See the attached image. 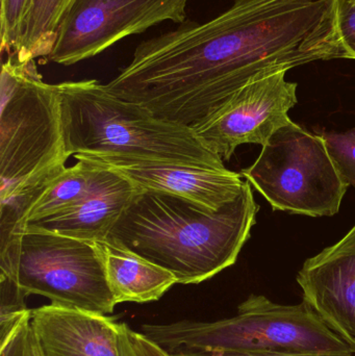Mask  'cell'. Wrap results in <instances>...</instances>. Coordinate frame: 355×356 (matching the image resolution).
<instances>
[{
  "instance_id": "obj_13",
  "label": "cell",
  "mask_w": 355,
  "mask_h": 356,
  "mask_svg": "<svg viewBox=\"0 0 355 356\" xmlns=\"http://www.w3.org/2000/svg\"><path fill=\"white\" fill-rule=\"evenodd\" d=\"M98 167L91 188L79 203L51 217L25 224L22 234L51 232L92 242L108 240L113 228L143 190L119 173Z\"/></svg>"
},
{
  "instance_id": "obj_5",
  "label": "cell",
  "mask_w": 355,
  "mask_h": 356,
  "mask_svg": "<svg viewBox=\"0 0 355 356\" xmlns=\"http://www.w3.org/2000/svg\"><path fill=\"white\" fill-rule=\"evenodd\" d=\"M35 60L10 54L0 79V199L27 179L66 166L58 86L43 81Z\"/></svg>"
},
{
  "instance_id": "obj_9",
  "label": "cell",
  "mask_w": 355,
  "mask_h": 356,
  "mask_svg": "<svg viewBox=\"0 0 355 356\" xmlns=\"http://www.w3.org/2000/svg\"><path fill=\"white\" fill-rule=\"evenodd\" d=\"M281 70L252 79L210 116L192 127L202 143L223 161L243 144L265 145L292 122L289 111L297 104V83Z\"/></svg>"
},
{
  "instance_id": "obj_14",
  "label": "cell",
  "mask_w": 355,
  "mask_h": 356,
  "mask_svg": "<svg viewBox=\"0 0 355 356\" xmlns=\"http://www.w3.org/2000/svg\"><path fill=\"white\" fill-rule=\"evenodd\" d=\"M117 305L158 301L177 284L172 272L114 241L97 242Z\"/></svg>"
},
{
  "instance_id": "obj_8",
  "label": "cell",
  "mask_w": 355,
  "mask_h": 356,
  "mask_svg": "<svg viewBox=\"0 0 355 356\" xmlns=\"http://www.w3.org/2000/svg\"><path fill=\"white\" fill-rule=\"evenodd\" d=\"M188 0H75L48 58L71 66L165 21L183 24Z\"/></svg>"
},
{
  "instance_id": "obj_6",
  "label": "cell",
  "mask_w": 355,
  "mask_h": 356,
  "mask_svg": "<svg viewBox=\"0 0 355 356\" xmlns=\"http://www.w3.org/2000/svg\"><path fill=\"white\" fill-rule=\"evenodd\" d=\"M241 175L273 211L310 217L336 215L350 186L322 135L310 133L293 121L274 133Z\"/></svg>"
},
{
  "instance_id": "obj_21",
  "label": "cell",
  "mask_w": 355,
  "mask_h": 356,
  "mask_svg": "<svg viewBox=\"0 0 355 356\" xmlns=\"http://www.w3.org/2000/svg\"><path fill=\"white\" fill-rule=\"evenodd\" d=\"M129 339L135 356H172L168 351L154 344L142 332H133L129 327Z\"/></svg>"
},
{
  "instance_id": "obj_19",
  "label": "cell",
  "mask_w": 355,
  "mask_h": 356,
  "mask_svg": "<svg viewBox=\"0 0 355 356\" xmlns=\"http://www.w3.org/2000/svg\"><path fill=\"white\" fill-rule=\"evenodd\" d=\"M0 356H44L31 317L20 324L6 342L0 344Z\"/></svg>"
},
{
  "instance_id": "obj_18",
  "label": "cell",
  "mask_w": 355,
  "mask_h": 356,
  "mask_svg": "<svg viewBox=\"0 0 355 356\" xmlns=\"http://www.w3.org/2000/svg\"><path fill=\"white\" fill-rule=\"evenodd\" d=\"M29 0H1V50L14 54L20 39L21 29Z\"/></svg>"
},
{
  "instance_id": "obj_3",
  "label": "cell",
  "mask_w": 355,
  "mask_h": 356,
  "mask_svg": "<svg viewBox=\"0 0 355 356\" xmlns=\"http://www.w3.org/2000/svg\"><path fill=\"white\" fill-rule=\"evenodd\" d=\"M69 156H114L198 168L224 169L192 127L163 120L113 95L95 79L58 83Z\"/></svg>"
},
{
  "instance_id": "obj_20",
  "label": "cell",
  "mask_w": 355,
  "mask_h": 356,
  "mask_svg": "<svg viewBox=\"0 0 355 356\" xmlns=\"http://www.w3.org/2000/svg\"><path fill=\"white\" fill-rule=\"evenodd\" d=\"M337 26L347 58L355 60V0H336Z\"/></svg>"
},
{
  "instance_id": "obj_1",
  "label": "cell",
  "mask_w": 355,
  "mask_h": 356,
  "mask_svg": "<svg viewBox=\"0 0 355 356\" xmlns=\"http://www.w3.org/2000/svg\"><path fill=\"white\" fill-rule=\"evenodd\" d=\"M333 58H347L336 0H236L213 20L140 44L106 88L192 127L252 79Z\"/></svg>"
},
{
  "instance_id": "obj_22",
  "label": "cell",
  "mask_w": 355,
  "mask_h": 356,
  "mask_svg": "<svg viewBox=\"0 0 355 356\" xmlns=\"http://www.w3.org/2000/svg\"><path fill=\"white\" fill-rule=\"evenodd\" d=\"M172 356H355L354 355H225V353H198V351H179V353H171Z\"/></svg>"
},
{
  "instance_id": "obj_7",
  "label": "cell",
  "mask_w": 355,
  "mask_h": 356,
  "mask_svg": "<svg viewBox=\"0 0 355 356\" xmlns=\"http://www.w3.org/2000/svg\"><path fill=\"white\" fill-rule=\"evenodd\" d=\"M0 276L14 280L27 296L46 297L58 307L108 316L117 305L97 242L23 232L16 254L0 265Z\"/></svg>"
},
{
  "instance_id": "obj_11",
  "label": "cell",
  "mask_w": 355,
  "mask_h": 356,
  "mask_svg": "<svg viewBox=\"0 0 355 356\" xmlns=\"http://www.w3.org/2000/svg\"><path fill=\"white\" fill-rule=\"evenodd\" d=\"M297 282L304 301L355 349V225L337 244L306 259Z\"/></svg>"
},
{
  "instance_id": "obj_2",
  "label": "cell",
  "mask_w": 355,
  "mask_h": 356,
  "mask_svg": "<svg viewBox=\"0 0 355 356\" xmlns=\"http://www.w3.org/2000/svg\"><path fill=\"white\" fill-rule=\"evenodd\" d=\"M258 211L247 180L239 196L219 211L175 195L143 190L108 240L172 272L177 284H198L237 261Z\"/></svg>"
},
{
  "instance_id": "obj_16",
  "label": "cell",
  "mask_w": 355,
  "mask_h": 356,
  "mask_svg": "<svg viewBox=\"0 0 355 356\" xmlns=\"http://www.w3.org/2000/svg\"><path fill=\"white\" fill-rule=\"evenodd\" d=\"M77 161L74 166L66 168L31 205L25 216L23 228L29 222L46 219L70 209L88 194L99 167L83 159Z\"/></svg>"
},
{
  "instance_id": "obj_24",
  "label": "cell",
  "mask_w": 355,
  "mask_h": 356,
  "mask_svg": "<svg viewBox=\"0 0 355 356\" xmlns=\"http://www.w3.org/2000/svg\"><path fill=\"white\" fill-rule=\"evenodd\" d=\"M235 1H236V0H235Z\"/></svg>"
},
{
  "instance_id": "obj_23",
  "label": "cell",
  "mask_w": 355,
  "mask_h": 356,
  "mask_svg": "<svg viewBox=\"0 0 355 356\" xmlns=\"http://www.w3.org/2000/svg\"><path fill=\"white\" fill-rule=\"evenodd\" d=\"M129 344H131V343H129ZM129 356H135V355H133V349H131V353H129Z\"/></svg>"
},
{
  "instance_id": "obj_12",
  "label": "cell",
  "mask_w": 355,
  "mask_h": 356,
  "mask_svg": "<svg viewBox=\"0 0 355 356\" xmlns=\"http://www.w3.org/2000/svg\"><path fill=\"white\" fill-rule=\"evenodd\" d=\"M44 356H129V325L108 316L50 303L31 309Z\"/></svg>"
},
{
  "instance_id": "obj_15",
  "label": "cell",
  "mask_w": 355,
  "mask_h": 356,
  "mask_svg": "<svg viewBox=\"0 0 355 356\" xmlns=\"http://www.w3.org/2000/svg\"><path fill=\"white\" fill-rule=\"evenodd\" d=\"M75 0H29L16 51L21 62L49 56L58 29ZM10 56V54H8Z\"/></svg>"
},
{
  "instance_id": "obj_10",
  "label": "cell",
  "mask_w": 355,
  "mask_h": 356,
  "mask_svg": "<svg viewBox=\"0 0 355 356\" xmlns=\"http://www.w3.org/2000/svg\"><path fill=\"white\" fill-rule=\"evenodd\" d=\"M73 156L110 169L142 190L175 195L212 211H219L235 200L245 182L241 175L227 168H198L114 156Z\"/></svg>"
},
{
  "instance_id": "obj_4",
  "label": "cell",
  "mask_w": 355,
  "mask_h": 356,
  "mask_svg": "<svg viewBox=\"0 0 355 356\" xmlns=\"http://www.w3.org/2000/svg\"><path fill=\"white\" fill-rule=\"evenodd\" d=\"M141 332L169 353L179 351L239 355H354L355 349L336 334L302 300L273 302L250 295L233 317L218 321L181 320L144 324Z\"/></svg>"
},
{
  "instance_id": "obj_17",
  "label": "cell",
  "mask_w": 355,
  "mask_h": 356,
  "mask_svg": "<svg viewBox=\"0 0 355 356\" xmlns=\"http://www.w3.org/2000/svg\"><path fill=\"white\" fill-rule=\"evenodd\" d=\"M329 154L348 184L355 188V127L346 133H322Z\"/></svg>"
}]
</instances>
